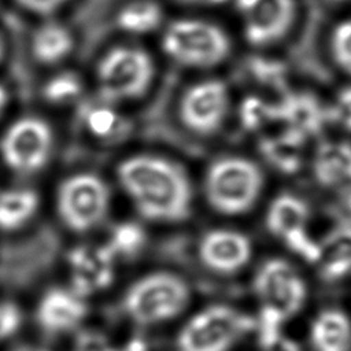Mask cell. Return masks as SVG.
I'll return each mask as SVG.
<instances>
[{"mask_svg": "<svg viewBox=\"0 0 351 351\" xmlns=\"http://www.w3.org/2000/svg\"><path fill=\"white\" fill-rule=\"evenodd\" d=\"M276 119H281L288 129L307 137L321 130L325 122V112L314 96L292 93L276 106Z\"/></svg>", "mask_w": 351, "mask_h": 351, "instance_id": "cell-16", "label": "cell"}, {"mask_svg": "<svg viewBox=\"0 0 351 351\" xmlns=\"http://www.w3.org/2000/svg\"><path fill=\"white\" fill-rule=\"evenodd\" d=\"M107 339L97 330H82L78 333L73 351H107Z\"/></svg>", "mask_w": 351, "mask_h": 351, "instance_id": "cell-28", "label": "cell"}, {"mask_svg": "<svg viewBox=\"0 0 351 351\" xmlns=\"http://www.w3.org/2000/svg\"><path fill=\"white\" fill-rule=\"evenodd\" d=\"M310 337L314 351H350L351 321L340 310H325L314 319Z\"/></svg>", "mask_w": 351, "mask_h": 351, "instance_id": "cell-18", "label": "cell"}, {"mask_svg": "<svg viewBox=\"0 0 351 351\" xmlns=\"http://www.w3.org/2000/svg\"><path fill=\"white\" fill-rule=\"evenodd\" d=\"M97 77L103 93L112 99L141 96L152 78L149 56L130 47L111 49L99 63Z\"/></svg>", "mask_w": 351, "mask_h": 351, "instance_id": "cell-7", "label": "cell"}, {"mask_svg": "<svg viewBox=\"0 0 351 351\" xmlns=\"http://www.w3.org/2000/svg\"><path fill=\"white\" fill-rule=\"evenodd\" d=\"M107 351H114V350H112V348H111V347H110V348H108V350H107Z\"/></svg>", "mask_w": 351, "mask_h": 351, "instance_id": "cell-40", "label": "cell"}, {"mask_svg": "<svg viewBox=\"0 0 351 351\" xmlns=\"http://www.w3.org/2000/svg\"><path fill=\"white\" fill-rule=\"evenodd\" d=\"M108 204V188L95 174L71 176L58 191V213L64 225L74 232H86L100 223Z\"/></svg>", "mask_w": 351, "mask_h": 351, "instance_id": "cell-6", "label": "cell"}, {"mask_svg": "<svg viewBox=\"0 0 351 351\" xmlns=\"http://www.w3.org/2000/svg\"><path fill=\"white\" fill-rule=\"evenodd\" d=\"M252 70L256 78L265 84L278 86L282 84V67L270 62L255 60L252 64Z\"/></svg>", "mask_w": 351, "mask_h": 351, "instance_id": "cell-29", "label": "cell"}, {"mask_svg": "<svg viewBox=\"0 0 351 351\" xmlns=\"http://www.w3.org/2000/svg\"><path fill=\"white\" fill-rule=\"evenodd\" d=\"M3 53H4V47H3L1 40H0V60H1V58H3Z\"/></svg>", "mask_w": 351, "mask_h": 351, "instance_id": "cell-37", "label": "cell"}, {"mask_svg": "<svg viewBox=\"0 0 351 351\" xmlns=\"http://www.w3.org/2000/svg\"><path fill=\"white\" fill-rule=\"evenodd\" d=\"M163 48L181 64L210 67L229 53V38L218 26L197 21L180 19L169 26L163 36Z\"/></svg>", "mask_w": 351, "mask_h": 351, "instance_id": "cell-5", "label": "cell"}, {"mask_svg": "<svg viewBox=\"0 0 351 351\" xmlns=\"http://www.w3.org/2000/svg\"><path fill=\"white\" fill-rule=\"evenodd\" d=\"M38 197L33 191H5L0 193V228L11 230L22 226L36 213Z\"/></svg>", "mask_w": 351, "mask_h": 351, "instance_id": "cell-21", "label": "cell"}, {"mask_svg": "<svg viewBox=\"0 0 351 351\" xmlns=\"http://www.w3.org/2000/svg\"><path fill=\"white\" fill-rule=\"evenodd\" d=\"M262 350L263 351H300L299 346L293 340H291L282 335L278 339H276L273 343L263 347Z\"/></svg>", "mask_w": 351, "mask_h": 351, "instance_id": "cell-33", "label": "cell"}, {"mask_svg": "<svg viewBox=\"0 0 351 351\" xmlns=\"http://www.w3.org/2000/svg\"><path fill=\"white\" fill-rule=\"evenodd\" d=\"M332 52L336 63L351 74V19L340 23L333 32Z\"/></svg>", "mask_w": 351, "mask_h": 351, "instance_id": "cell-26", "label": "cell"}, {"mask_svg": "<svg viewBox=\"0 0 351 351\" xmlns=\"http://www.w3.org/2000/svg\"><path fill=\"white\" fill-rule=\"evenodd\" d=\"M307 218V204L295 195L282 193L270 204L266 214V226L291 251L303 255L313 245V240L306 230Z\"/></svg>", "mask_w": 351, "mask_h": 351, "instance_id": "cell-11", "label": "cell"}, {"mask_svg": "<svg viewBox=\"0 0 351 351\" xmlns=\"http://www.w3.org/2000/svg\"><path fill=\"white\" fill-rule=\"evenodd\" d=\"M182 1H188V3H202V1H207V0H182Z\"/></svg>", "mask_w": 351, "mask_h": 351, "instance_id": "cell-38", "label": "cell"}, {"mask_svg": "<svg viewBox=\"0 0 351 351\" xmlns=\"http://www.w3.org/2000/svg\"><path fill=\"white\" fill-rule=\"evenodd\" d=\"M86 314V304L74 292L64 289L48 291L37 308L40 325L52 333L75 328Z\"/></svg>", "mask_w": 351, "mask_h": 351, "instance_id": "cell-15", "label": "cell"}, {"mask_svg": "<svg viewBox=\"0 0 351 351\" xmlns=\"http://www.w3.org/2000/svg\"><path fill=\"white\" fill-rule=\"evenodd\" d=\"M313 171L324 188L335 189L341 196L351 193V144H321L314 158Z\"/></svg>", "mask_w": 351, "mask_h": 351, "instance_id": "cell-14", "label": "cell"}, {"mask_svg": "<svg viewBox=\"0 0 351 351\" xmlns=\"http://www.w3.org/2000/svg\"><path fill=\"white\" fill-rule=\"evenodd\" d=\"M118 178L137 211L147 219L180 222L192 211V186L176 163L151 155L123 160Z\"/></svg>", "mask_w": 351, "mask_h": 351, "instance_id": "cell-1", "label": "cell"}, {"mask_svg": "<svg viewBox=\"0 0 351 351\" xmlns=\"http://www.w3.org/2000/svg\"><path fill=\"white\" fill-rule=\"evenodd\" d=\"M7 99H8V96H7L5 90H4V88L0 86V114L3 112V110H4L5 104H7Z\"/></svg>", "mask_w": 351, "mask_h": 351, "instance_id": "cell-35", "label": "cell"}, {"mask_svg": "<svg viewBox=\"0 0 351 351\" xmlns=\"http://www.w3.org/2000/svg\"><path fill=\"white\" fill-rule=\"evenodd\" d=\"M240 121L247 130H255L276 121V106L267 104L256 96H248L240 106Z\"/></svg>", "mask_w": 351, "mask_h": 351, "instance_id": "cell-24", "label": "cell"}, {"mask_svg": "<svg viewBox=\"0 0 351 351\" xmlns=\"http://www.w3.org/2000/svg\"><path fill=\"white\" fill-rule=\"evenodd\" d=\"M332 114L344 129L351 132V86L344 88L337 95Z\"/></svg>", "mask_w": 351, "mask_h": 351, "instance_id": "cell-30", "label": "cell"}, {"mask_svg": "<svg viewBox=\"0 0 351 351\" xmlns=\"http://www.w3.org/2000/svg\"><path fill=\"white\" fill-rule=\"evenodd\" d=\"M318 269L326 281H336L351 273V223L332 229L319 243Z\"/></svg>", "mask_w": 351, "mask_h": 351, "instance_id": "cell-17", "label": "cell"}, {"mask_svg": "<svg viewBox=\"0 0 351 351\" xmlns=\"http://www.w3.org/2000/svg\"><path fill=\"white\" fill-rule=\"evenodd\" d=\"M337 1H340V0H337Z\"/></svg>", "mask_w": 351, "mask_h": 351, "instance_id": "cell-41", "label": "cell"}, {"mask_svg": "<svg viewBox=\"0 0 351 351\" xmlns=\"http://www.w3.org/2000/svg\"><path fill=\"white\" fill-rule=\"evenodd\" d=\"M298 273L282 259H269L256 271L254 277V292L261 304L270 300L284 285H287Z\"/></svg>", "mask_w": 351, "mask_h": 351, "instance_id": "cell-22", "label": "cell"}, {"mask_svg": "<svg viewBox=\"0 0 351 351\" xmlns=\"http://www.w3.org/2000/svg\"><path fill=\"white\" fill-rule=\"evenodd\" d=\"M73 48L70 33L58 23L41 26L33 36L32 51L37 60L43 63H56L66 58Z\"/></svg>", "mask_w": 351, "mask_h": 351, "instance_id": "cell-20", "label": "cell"}, {"mask_svg": "<svg viewBox=\"0 0 351 351\" xmlns=\"http://www.w3.org/2000/svg\"><path fill=\"white\" fill-rule=\"evenodd\" d=\"M188 284L177 274L158 271L136 281L123 298L126 314L140 325L177 317L189 303Z\"/></svg>", "mask_w": 351, "mask_h": 351, "instance_id": "cell-3", "label": "cell"}, {"mask_svg": "<svg viewBox=\"0 0 351 351\" xmlns=\"http://www.w3.org/2000/svg\"><path fill=\"white\" fill-rule=\"evenodd\" d=\"M263 186L256 163L240 156L215 160L206 173L204 193L208 204L225 215H240L252 208Z\"/></svg>", "mask_w": 351, "mask_h": 351, "instance_id": "cell-2", "label": "cell"}, {"mask_svg": "<svg viewBox=\"0 0 351 351\" xmlns=\"http://www.w3.org/2000/svg\"><path fill=\"white\" fill-rule=\"evenodd\" d=\"M202 263L219 274L241 270L251 258V241L241 232L215 229L206 233L199 243Z\"/></svg>", "mask_w": 351, "mask_h": 351, "instance_id": "cell-12", "label": "cell"}, {"mask_svg": "<svg viewBox=\"0 0 351 351\" xmlns=\"http://www.w3.org/2000/svg\"><path fill=\"white\" fill-rule=\"evenodd\" d=\"M144 243V232L136 223H121L115 228L108 247L114 255H133Z\"/></svg>", "mask_w": 351, "mask_h": 351, "instance_id": "cell-25", "label": "cell"}, {"mask_svg": "<svg viewBox=\"0 0 351 351\" xmlns=\"http://www.w3.org/2000/svg\"><path fill=\"white\" fill-rule=\"evenodd\" d=\"M114 252L108 245H81L71 251L69 261L73 270V289L81 296L108 287L112 281Z\"/></svg>", "mask_w": 351, "mask_h": 351, "instance_id": "cell-13", "label": "cell"}, {"mask_svg": "<svg viewBox=\"0 0 351 351\" xmlns=\"http://www.w3.org/2000/svg\"><path fill=\"white\" fill-rule=\"evenodd\" d=\"M52 148V132L38 118L16 121L4 133L0 149L5 165L16 173H33L48 160Z\"/></svg>", "mask_w": 351, "mask_h": 351, "instance_id": "cell-8", "label": "cell"}, {"mask_svg": "<svg viewBox=\"0 0 351 351\" xmlns=\"http://www.w3.org/2000/svg\"><path fill=\"white\" fill-rule=\"evenodd\" d=\"M229 107L228 88L222 81L208 80L191 86L181 99L180 115L184 125L197 134L217 132Z\"/></svg>", "mask_w": 351, "mask_h": 351, "instance_id": "cell-9", "label": "cell"}, {"mask_svg": "<svg viewBox=\"0 0 351 351\" xmlns=\"http://www.w3.org/2000/svg\"><path fill=\"white\" fill-rule=\"evenodd\" d=\"M115 117L108 110H96L89 115V126L96 134H107L114 126Z\"/></svg>", "mask_w": 351, "mask_h": 351, "instance_id": "cell-31", "label": "cell"}, {"mask_svg": "<svg viewBox=\"0 0 351 351\" xmlns=\"http://www.w3.org/2000/svg\"><path fill=\"white\" fill-rule=\"evenodd\" d=\"M81 90L78 80L71 74L53 77L45 86L44 95L52 103H62L74 99Z\"/></svg>", "mask_w": 351, "mask_h": 351, "instance_id": "cell-27", "label": "cell"}, {"mask_svg": "<svg viewBox=\"0 0 351 351\" xmlns=\"http://www.w3.org/2000/svg\"><path fill=\"white\" fill-rule=\"evenodd\" d=\"M207 1H210V3H222L225 0H207Z\"/></svg>", "mask_w": 351, "mask_h": 351, "instance_id": "cell-39", "label": "cell"}, {"mask_svg": "<svg viewBox=\"0 0 351 351\" xmlns=\"http://www.w3.org/2000/svg\"><path fill=\"white\" fill-rule=\"evenodd\" d=\"M245 18V38L254 45L280 40L295 16L293 0H237Z\"/></svg>", "mask_w": 351, "mask_h": 351, "instance_id": "cell-10", "label": "cell"}, {"mask_svg": "<svg viewBox=\"0 0 351 351\" xmlns=\"http://www.w3.org/2000/svg\"><path fill=\"white\" fill-rule=\"evenodd\" d=\"M162 18L158 4L144 0L126 5L118 15V25L130 33H145L155 29Z\"/></svg>", "mask_w": 351, "mask_h": 351, "instance_id": "cell-23", "label": "cell"}, {"mask_svg": "<svg viewBox=\"0 0 351 351\" xmlns=\"http://www.w3.org/2000/svg\"><path fill=\"white\" fill-rule=\"evenodd\" d=\"M14 351H48L45 348H41V347H36V346H23V347H19Z\"/></svg>", "mask_w": 351, "mask_h": 351, "instance_id": "cell-36", "label": "cell"}, {"mask_svg": "<svg viewBox=\"0 0 351 351\" xmlns=\"http://www.w3.org/2000/svg\"><path fill=\"white\" fill-rule=\"evenodd\" d=\"M306 137L287 128L276 137H266L259 143L263 158L281 173H295L300 167L302 147Z\"/></svg>", "mask_w": 351, "mask_h": 351, "instance_id": "cell-19", "label": "cell"}, {"mask_svg": "<svg viewBox=\"0 0 351 351\" xmlns=\"http://www.w3.org/2000/svg\"><path fill=\"white\" fill-rule=\"evenodd\" d=\"M125 351H148V348H147V344L143 340L134 339V340L129 341Z\"/></svg>", "mask_w": 351, "mask_h": 351, "instance_id": "cell-34", "label": "cell"}, {"mask_svg": "<svg viewBox=\"0 0 351 351\" xmlns=\"http://www.w3.org/2000/svg\"><path fill=\"white\" fill-rule=\"evenodd\" d=\"M23 8L32 11L34 14H51L56 8H59L64 0H16Z\"/></svg>", "mask_w": 351, "mask_h": 351, "instance_id": "cell-32", "label": "cell"}, {"mask_svg": "<svg viewBox=\"0 0 351 351\" xmlns=\"http://www.w3.org/2000/svg\"><path fill=\"white\" fill-rule=\"evenodd\" d=\"M254 325L248 315L233 307L210 306L182 326L177 337V348L178 351H228Z\"/></svg>", "mask_w": 351, "mask_h": 351, "instance_id": "cell-4", "label": "cell"}]
</instances>
